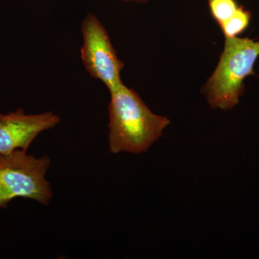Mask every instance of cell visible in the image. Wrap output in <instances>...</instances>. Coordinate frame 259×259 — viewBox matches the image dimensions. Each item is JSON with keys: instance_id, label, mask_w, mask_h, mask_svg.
Instances as JSON below:
<instances>
[{"instance_id": "obj_4", "label": "cell", "mask_w": 259, "mask_h": 259, "mask_svg": "<svg viewBox=\"0 0 259 259\" xmlns=\"http://www.w3.org/2000/svg\"><path fill=\"white\" fill-rule=\"evenodd\" d=\"M81 32V61L89 74L102 81L109 91L123 83L121 79L123 62L117 56L110 35L96 15L88 13L85 16Z\"/></svg>"}, {"instance_id": "obj_6", "label": "cell", "mask_w": 259, "mask_h": 259, "mask_svg": "<svg viewBox=\"0 0 259 259\" xmlns=\"http://www.w3.org/2000/svg\"><path fill=\"white\" fill-rule=\"evenodd\" d=\"M250 20L249 12L240 7L236 14L221 25V28L226 37H237L248 28Z\"/></svg>"}, {"instance_id": "obj_5", "label": "cell", "mask_w": 259, "mask_h": 259, "mask_svg": "<svg viewBox=\"0 0 259 259\" xmlns=\"http://www.w3.org/2000/svg\"><path fill=\"white\" fill-rule=\"evenodd\" d=\"M53 112L26 115L23 109L7 115L0 114V154L16 150L27 151L37 136L53 129L61 122Z\"/></svg>"}, {"instance_id": "obj_2", "label": "cell", "mask_w": 259, "mask_h": 259, "mask_svg": "<svg viewBox=\"0 0 259 259\" xmlns=\"http://www.w3.org/2000/svg\"><path fill=\"white\" fill-rule=\"evenodd\" d=\"M258 56L259 41L226 37L217 67L202 90L209 106L228 110L239 103L244 91L243 81L254 74L253 66Z\"/></svg>"}, {"instance_id": "obj_8", "label": "cell", "mask_w": 259, "mask_h": 259, "mask_svg": "<svg viewBox=\"0 0 259 259\" xmlns=\"http://www.w3.org/2000/svg\"><path fill=\"white\" fill-rule=\"evenodd\" d=\"M117 1L125 2V3H145L148 0H117Z\"/></svg>"}, {"instance_id": "obj_3", "label": "cell", "mask_w": 259, "mask_h": 259, "mask_svg": "<svg viewBox=\"0 0 259 259\" xmlns=\"http://www.w3.org/2000/svg\"><path fill=\"white\" fill-rule=\"evenodd\" d=\"M50 166L47 156L36 158L23 150L0 154V209L17 197L49 205L53 192L46 175Z\"/></svg>"}, {"instance_id": "obj_1", "label": "cell", "mask_w": 259, "mask_h": 259, "mask_svg": "<svg viewBox=\"0 0 259 259\" xmlns=\"http://www.w3.org/2000/svg\"><path fill=\"white\" fill-rule=\"evenodd\" d=\"M108 141L111 153L146 152L169 125L153 113L139 94L124 83L110 91Z\"/></svg>"}, {"instance_id": "obj_7", "label": "cell", "mask_w": 259, "mask_h": 259, "mask_svg": "<svg viewBox=\"0 0 259 259\" xmlns=\"http://www.w3.org/2000/svg\"><path fill=\"white\" fill-rule=\"evenodd\" d=\"M213 18L221 26L235 14L240 6L236 0H207Z\"/></svg>"}]
</instances>
